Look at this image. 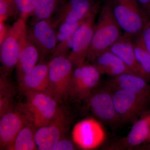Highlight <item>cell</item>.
I'll return each mask as SVG.
<instances>
[{"mask_svg":"<svg viewBox=\"0 0 150 150\" xmlns=\"http://www.w3.org/2000/svg\"><path fill=\"white\" fill-rule=\"evenodd\" d=\"M82 21L76 23H64L59 24L57 26V29L56 30L58 42L72 37L75 31Z\"/></svg>","mask_w":150,"mask_h":150,"instance_id":"cell-26","label":"cell"},{"mask_svg":"<svg viewBox=\"0 0 150 150\" xmlns=\"http://www.w3.org/2000/svg\"><path fill=\"white\" fill-rule=\"evenodd\" d=\"M0 117L1 149L7 150L22 128L31 122L23 108V110L13 108Z\"/></svg>","mask_w":150,"mask_h":150,"instance_id":"cell-13","label":"cell"},{"mask_svg":"<svg viewBox=\"0 0 150 150\" xmlns=\"http://www.w3.org/2000/svg\"><path fill=\"white\" fill-rule=\"evenodd\" d=\"M112 90L114 107L121 123H134L148 110L150 98L123 90Z\"/></svg>","mask_w":150,"mask_h":150,"instance_id":"cell-6","label":"cell"},{"mask_svg":"<svg viewBox=\"0 0 150 150\" xmlns=\"http://www.w3.org/2000/svg\"><path fill=\"white\" fill-rule=\"evenodd\" d=\"M122 34V30L115 21L107 2L103 7L95 24L86 61L92 63L98 56L109 50Z\"/></svg>","mask_w":150,"mask_h":150,"instance_id":"cell-1","label":"cell"},{"mask_svg":"<svg viewBox=\"0 0 150 150\" xmlns=\"http://www.w3.org/2000/svg\"><path fill=\"white\" fill-rule=\"evenodd\" d=\"M37 0H14L18 18L26 22L34 13Z\"/></svg>","mask_w":150,"mask_h":150,"instance_id":"cell-25","label":"cell"},{"mask_svg":"<svg viewBox=\"0 0 150 150\" xmlns=\"http://www.w3.org/2000/svg\"><path fill=\"white\" fill-rule=\"evenodd\" d=\"M134 38L123 33L109 50L118 56L132 72L139 75L149 82L137 63L134 51Z\"/></svg>","mask_w":150,"mask_h":150,"instance_id":"cell-17","label":"cell"},{"mask_svg":"<svg viewBox=\"0 0 150 150\" xmlns=\"http://www.w3.org/2000/svg\"><path fill=\"white\" fill-rule=\"evenodd\" d=\"M150 17V0H135Z\"/></svg>","mask_w":150,"mask_h":150,"instance_id":"cell-31","label":"cell"},{"mask_svg":"<svg viewBox=\"0 0 150 150\" xmlns=\"http://www.w3.org/2000/svg\"><path fill=\"white\" fill-rule=\"evenodd\" d=\"M15 89L8 75L1 72L0 77V116L13 108Z\"/></svg>","mask_w":150,"mask_h":150,"instance_id":"cell-22","label":"cell"},{"mask_svg":"<svg viewBox=\"0 0 150 150\" xmlns=\"http://www.w3.org/2000/svg\"><path fill=\"white\" fill-rule=\"evenodd\" d=\"M100 75L95 66L86 61L74 68L70 96L77 100L88 99L98 87Z\"/></svg>","mask_w":150,"mask_h":150,"instance_id":"cell-8","label":"cell"},{"mask_svg":"<svg viewBox=\"0 0 150 150\" xmlns=\"http://www.w3.org/2000/svg\"><path fill=\"white\" fill-rule=\"evenodd\" d=\"M98 8V5L92 0H68L62 3L51 18L52 25L56 28L64 23L83 21L90 14Z\"/></svg>","mask_w":150,"mask_h":150,"instance_id":"cell-11","label":"cell"},{"mask_svg":"<svg viewBox=\"0 0 150 150\" xmlns=\"http://www.w3.org/2000/svg\"><path fill=\"white\" fill-rule=\"evenodd\" d=\"M91 64L95 66L100 74L111 77L125 73H133L118 56L109 50L98 56Z\"/></svg>","mask_w":150,"mask_h":150,"instance_id":"cell-19","label":"cell"},{"mask_svg":"<svg viewBox=\"0 0 150 150\" xmlns=\"http://www.w3.org/2000/svg\"><path fill=\"white\" fill-rule=\"evenodd\" d=\"M18 14L14 0H0V22Z\"/></svg>","mask_w":150,"mask_h":150,"instance_id":"cell-27","label":"cell"},{"mask_svg":"<svg viewBox=\"0 0 150 150\" xmlns=\"http://www.w3.org/2000/svg\"><path fill=\"white\" fill-rule=\"evenodd\" d=\"M137 63L149 81H150V54L145 47L140 35L133 39Z\"/></svg>","mask_w":150,"mask_h":150,"instance_id":"cell-24","label":"cell"},{"mask_svg":"<svg viewBox=\"0 0 150 150\" xmlns=\"http://www.w3.org/2000/svg\"><path fill=\"white\" fill-rule=\"evenodd\" d=\"M62 0H37L34 13L33 15L32 25L43 19L52 18L59 8Z\"/></svg>","mask_w":150,"mask_h":150,"instance_id":"cell-23","label":"cell"},{"mask_svg":"<svg viewBox=\"0 0 150 150\" xmlns=\"http://www.w3.org/2000/svg\"><path fill=\"white\" fill-rule=\"evenodd\" d=\"M144 78L134 73L112 77L106 84L113 89H121L150 98V84Z\"/></svg>","mask_w":150,"mask_h":150,"instance_id":"cell-16","label":"cell"},{"mask_svg":"<svg viewBox=\"0 0 150 150\" xmlns=\"http://www.w3.org/2000/svg\"><path fill=\"white\" fill-rule=\"evenodd\" d=\"M67 129L65 115L50 124L38 127L35 134L37 150H51L56 142L64 137Z\"/></svg>","mask_w":150,"mask_h":150,"instance_id":"cell-15","label":"cell"},{"mask_svg":"<svg viewBox=\"0 0 150 150\" xmlns=\"http://www.w3.org/2000/svg\"><path fill=\"white\" fill-rule=\"evenodd\" d=\"M73 141L84 150L93 149L102 145L105 139V132L97 120L88 118L78 122L73 129Z\"/></svg>","mask_w":150,"mask_h":150,"instance_id":"cell-10","label":"cell"},{"mask_svg":"<svg viewBox=\"0 0 150 150\" xmlns=\"http://www.w3.org/2000/svg\"><path fill=\"white\" fill-rule=\"evenodd\" d=\"M37 127L31 122L26 123L8 148L9 150H37L35 134Z\"/></svg>","mask_w":150,"mask_h":150,"instance_id":"cell-21","label":"cell"},{"mask_svg":"<svg viewBox=\"0 0 150 150\" xmlns=\"http://www.w3.org/2000/svg\"><path fill=\"white\" fill-rule=\"evenodd\" d=\"M112 93V88L106 84L97 88L88 100L91 110L97 118L113 127L119 125L121 122L115 110Z\"/></svg>","mask_w":150,"mask_h":150,"instance_id":"cell-9","label":"cell"},{"mask_svg":"<svg viewBox=\"0 0 150 150\" xmlns=\"http://www.w3.org/2000/svg\"><path fill=\"white\" fill-rule=\"evenodd\" d=\"M98 11V9L86 17L73 35L71 50L68 58L74 68L81 66L86 61Z\"/></svg>","mask_w":150,"mask_h":150,"instance_id":"cell-7","label":"cell"},{"mask_svg":"<svg viewBox=\"0 0 150 150\" xmlns=\"http://www.w3.org/2000/svg\"><path fill=\"white\" fill-rule=\"evenodd\" d=\"M149 139H150V138H149Z\"/></svg>","mask_w":150,"mask_h":150,"instance_id":"cell-33","label":"cell"},{"mask_svg":"<svg viewBox=\"0 0 150 150\" xmlns=\"http://www.w3.org/2000/svg\"><path fill=\"white\" fill-rule=\"evenodd\" d=\"M39 57L38 50L27 36L22 44L16 66L18 82L37 64Z\"/></svg>","mask_w":150,"mask_h":150,"instance_id":"cell-20","label":"cell"},{"mask_svg":"<svg viewBox=\"0 0 150 150\" xmlns=\"http://www.w3.org/2000/svg\"><path fill=\"white\" fill-rule=\"evenodd\" d=\"M108 3L123 33L133 38L140 35L150 17L135 0H108Z\"/></svg>","mask_w":150,"mask_h":150,"instance_id":"cell-3","label":"cell"},{"mask_svg":"<svg viewBox=\"0 0 150 150\" xmlns=\"http://www.w3.org/2000/svg\"><path fill=\"white\" fill-rule=\"evenodd\" d=\"M139 35L144 45L150 54V18Z\"/></svg>","mask_w":150,"mask_h":150,"instance_id":"cell-30","label":"cell"},{"mask_svg":"<svg viewBox=\"0 0 150 150\" xmlns=\"http://www.w3.org/2000/svg\"><path fill=\"white\" fill-rule=\"evenodd\" d=\"M72 37L59 42L53 54V57L62 56L68 57L72 48Z\"/></svg>","mask_w":150,"mask_h":150,"instance_id":"cell-28","label":"cell"},{"mask_svg":"<svg viewBox=\"0 0 150 150\" xmlns=\"http://www.w3.org/2000/svg\"><path fill=\"white\" fill-rule=\"evenodd\" d=\"M150 137V123L144 115L134 123L126 137L111 145L109 149H130L142 144Z\"/></svg>","mask_w":150,"mask_h":150,"instance_id":"cell-18","label":"cell"},{"mask_svg":"<svg viewBox=\"0 0 150 150\" xmlns=\"http://www.w3.org/2000/svg\"><path fill=\"white\" fill-rule=\"evenodd\" d=\"M48 66L53 95L62 102L70 96L74 67L68 57L62 56L52 57Z\"/></svg>","mask_w":150,"mask_h":150,"instance_id":"cell-5","label":"cell"},{"mask_svg":"<svg viewBox=\"0 0 150 150\" xmlns=\"http://www.w3.org/2000/svg\"><path fill=\"white\" fill-rule=\"evenodd\" d=\"M32 25L28 30V36L36 46L42 60L54 53L58 43L56 30L51 18L41 20Z\"/></svg>","mask_w":150,"mask_h":150,"instance_id":"cell-12","label":"cell"},{"mask_svg":"<svg viewBox=\"0 0 150 150\" xmlns=\"http://www.w3.org/2000/svg\"><path fill=\"white\" fill-rule=\"evenodd\" d=\"M26 103L23 107L30 121L38 127L48 125L64 115L54 97L43 91L24 93Z\"/></svg>","mask_w":150,"mask_h":150,"instance_id":"cell-2","label":"cell"},{"mask_svg":"<svg viewBox=\"0 0 150 150\" xmlns=\"http://www.w3.org/2000/svg\"><path fill=\"white\" fill-rule=\"evenodd\" d=\"M8 28H7L4 22H0V43L2 42L7 34Z\"/></svg>","mask_w":150,"mask_h":150,"instance_id":"cell-32","label":"cell"},{"mask_svg":"<svg viewBox=\"0 0 150 150\" xmlns=\"http://www.w3.org/2000/svg\"><path fill=\"white\" fill-rule=\"evenodd\" d=\"M25 22L18 19L8 28L5 38L0 43L1 73L9 75L16 68L22 44L28 36Z\"/></svg>","mask_w":150,"mask_h":150,"instance_id":"cell-4","label":"cell"},{"mask_svg":"<svg viewBox=\"0 0 150 150\" xmlns=\"http://www.w3.org/2000/svg\"><path fill=\"white\" fill-rule=\"evenodd\" d=\"M18 83L19 90L23 94L28 92L40 91L54 97L49 81L48 63L37 64L24 75Z\"/></svg>","mask_w":150,"mask_h":150,"instance_id":"cell-14","label":"cell"},{"mask_svg":"<svg viewBox=\"0 0 150 150\" xmlns=\"http://www.w3.org/2000/svg\"><path fill=\"white\" fill-rule=\"evenodd\" d=\"M76 149L72 142L67 139L62 138L56 142L51 150H73Z\"/></svg>","mask_w":150,"mask_h":150,"instance_id":"cell-29","label":"cell"}]
</instances>
